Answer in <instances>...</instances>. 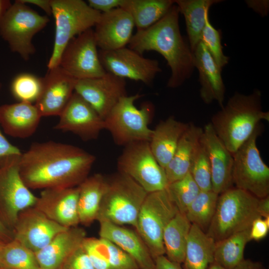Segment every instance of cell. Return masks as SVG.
Here are the masks:
<instances>
[{
  "instance_id": "cell-1",
  "label": "cell",
  "mask_w": 269,
  "mask_h": 269,
  "mask_svg": "<svg viewBox=\"0 0 269 269\" xmlns=\"http://www.w3.org/2000/svg\"><path fill=\"white\" fill-rule=\"evenodd\" d=\"M95 160L94 155L73 145L35 142L21 153L20 173L30 189L75 187L89 176Z\"/></svg>"
},
{
  "instance_id": "cell-2",
  "label": "cell",
  "mask_w": 269,
  "mask_h": 269,
  "mask_svg": "<svg viewBox=\"0 0 269 269\" xmlns=\"http://www.w3.org/2000/svg\"><path fill=\"white\" fill-rule=\"evenodd\" d=\"M179 13L174 3L154 24L137 30L129 43V48L141 55L145 51H155L165 58L171 70L167 84L170 88L182 85L195 68L193 52L180 32Z\"/></svg>"
},
{
  "instance_id": "cell-3",
  "label": "cell",
  "mask_w": 269,
  "mask_h": 269,
  "mask_svg": "<svg viewBox=\"0 0 269 269\" xmlns=\"http://www.w3.org/2000/svg\"><path fill=\"white\" fill-rule=\"evenodd\" d=\"M262 94L258 89L248 95L235 92L210 123L228 150L233 154L251 136L262 121L269 122L263 110Z\"/></svg>"
},
{
  "instance_id": "cell-4",
  "label": "cell",
  "mask_w": 269,
  "mask_h": 269,
  "mask_svg": "<svg viewBox=\"0 0 269 269\" xmlns=\"http://www.w3.org/2000/svg\"><path fill=\"white\" fill-rule=\"evenodd\" d=\"M107 179V188L96 220L135 228L148 193L130 176L119 171Z\"/></svg>"
},
{
  "instance_id": "cell-5",
  "label": "cell",
  "mask_w": 269,
  "mask_h": 269,
  "mask_svg": "<svg viewBox=\"0 0 269 269\" xmlns=\"http://www.w3.org/2000/svg\"><path fill=\"white\" fill-rule=\"evenodd\" d=\"M259 199L237 188L219 195L215 212L206 234L218 242L249 228L258 212Z\"/></svg>"
},
{
  "instance_id": "cell-6",
  "label": "cell",
  "mask_w": 269,
  "mask_h": 269,
  "mask_svg": "<svg viewBox=\"0 0 269 269\" xmlns=\"http://www.w3.org/2000/svg\"><path fill=\"white\" fill-rule=\"evenodd\" d=\"M51 4L55 32L52 52L47 65L48 69L59 66L68 43L95 26L101 14L82 0H51Z\"/></svg>"
},
{
  "instance_id": "cell-7",
  "label": "cell",
  "mask_w": 269,
  "mask_h": 269,
  "mask_svg": "<svg viewBox=\"0 0 269 269\" xmlns=\"http://www.w3.org/2000/svg\"><path fill=\"white\" fill-rule=\"evenodd\" d=\"M142 96L136 94L122 97L105 118V130L117 145L125 146L133 142L149 141L153 131L148 124L153 106L146 103L138 109L134 105Z\"/></svg>"
},
{
  "instance_id": "cell-8",
  "label": "cell",
  "mask_w": 269,
  "mask_h": 269,
  "mask_svg": "<svg viewBox=\"0 0 269 269\" xmlns=\"http://www.w3.org/2000/svg\"><path fill=\"white\" fill-rule=\"evenodd\" d=\"M47 16L41 15L19 0H15L0 20V36L10 50L28 60L35 52L34 36L47 24Z\"/></svg>"
},
{
  "instance_id": "cell-9",
  "label": "cell",
  "mask_w": 269,
  "mask_h": 269,
  "mask_svg": "<svg viewBox=\"0 0 269 269\" xmlns=\"http://www.w3.org/2000/svg\"><path fill=\"white\" fill-rule=\"evenodd\" d=\"M178 212L166 189L148 193L143 201L135 229L154 260L165 255L163 232L166 225Z\"/></svg>"
},
{
  "instance_id": "cell-10",
  "label": "cell",
  "mask_w": 269,
  "mask_h": 269,
  "mask_svg": "<svg viewBox=\"0 0 269 269\" xmlns=\"http://www.w3.org/2000/svg\"><path fill=\"white\" fill-rule=\"evenodd\" d=\"M260 124L251 136L233 154L232 178L236 188L259 199L269 194V167L263 160L257 145L262 132Z\"/></svg>"
},
{
  "instance_id": "cell-11",
  "label": "cell",
  "mask_w": 269,
  "mask_h": 269,
  "mask_svg": "<svg viewBox=\"0 0 269 269\" xmlns=\"http://www.w3.org/2000/svg\"><path fill=\"white\" fill-rule=\"evenodd\" d=\"M21 154L5 157L0 162V220L12 232L19 213L33 206L37 199L21 177Z\"/></svg>"
},
{
  "instance_id": "cell-12",
  "label": "cell",
  "mask_w": 269,
  "mask_h": 269,
  "mask_svg": "<svg viewBox=\"0 0 269 269\" xmlns=\"http://www.w3.org/2000/svg\"><path fill=\"white\" fill-rule=\"evenodd\" d=\"M117 168L148 193L165 189L168 185L164 169L154 157L148 141H135L125 145L118 158Z\"/></svg>"
},
{
  "instance_id": "cell-13",
  "label": "cell",
  "mask_w": 269,
  "mask_h": 269,
  "mask_svg": "<svg viewBox=\"0 0 269 269\" xmlns=\"http://www.w3.org/2000/svg\"><path fill=\"white\" fill-rule=\"evenodd\" d=\"M59 66L77 80L100 77L107 73L99 59L92 28L68 43L61 54Z\"/></svg>"
},
{
  "instance_id": "cell-14",
  "label": "cell",
  "mask_w": 269,
  "mask_h": 269,
  "mask_svg": "<svg viewBox=\"0 0 269 269\" xmlns=\"http://www.w3.org/2000/svg\"><path fill=\"white\" fill-rule=\"evenodd\" d=\"M99 57L107 72L118 77L150 85L161 71L159 62L126 47L113 50H99Z\"/></svg>"
},
{
  "instance_id": "cell-15",
  "label": "cell",
  "mask_w": 269,
  "mask_h": 269,
  "mask_svg": "<svg viewBox=\"0 0 269 269\" xmlns=\"http://www.w3.org/2000/svg\"><path fill=\"white\" fill-rule=\"evenodd\" d=\"M75 92L104 120L119 100L127 95L125 79L108 72L100 77L77 80Z\"/></svg>"
},
{
  "instance_id": "cell-16",
  "label": "cell",
  "mask_w": 269,
  "mask_h": 269,
  "mask_svg": "<svg viewBox=\"0 0 269 269\" xmlns=\"http://www.w3.org/2000/svg\"><path fill=\"white\" fill-rule=\"evenodd\" d=\"M59 117L55 129L72 133L84 141L97 138L101 131L105 130L104 120L75 92Z\"/></svg>"
},
{
  "instance_id": "cell-17",
  "label": "cell",
  "mask_w": 269,
  "mask_h": 269,
  "mask_svg": "<svg viewBox=\"0 0 269 269\" xmlns=\"http://www.w3.org/2000/svg\"><path fill=\"white\" fill-rule=\"evenodd\" d=\"M67 228L51 220L33 206L19 213L12 233L14 239L36 253Z\"/></svg>"
},
{
  "instance_id": "cell-18",
  "label": "cell",
  "mask_w": 269,
  "mask_h": 269,
  "mask_svg": "<svg viewBox=\"0 0 269 269\" xmlns=\"http://www.w3.org/2000/svg\"><path fill=\"white\" fill-rule=\"evenodd\" d=\"M78 186L43 189L34 206L48 218L66 228L78 226Z\"/></svg>"
},
{
  "instance_id": "cell-19",
  "label": "cell",
  "mask_w": 269,
  "mask_h": 269,
  "mask_svg": "<svg viewBox=\"0 0 269 269\" xmlns=\"http://www.w3.org/2000/svg\"><path fill=\"white\" fill-rule=\"evenodd\" d=\"M77 80L59 66L48 70L34 103L42 117L59 116L75 92Z\"/></svg>"
},
{
  "instance_id": "cell-20",
  "label": "cell",
  "mask_w": 269,
  "mask_h": 269,
  "mask_svg": "<svg viewBox=\"0 0 269 269\" xmlns=\"http://www.w3.org/2000/svg\"><path fill=\"white\" fill-rule=\"evenodd\" d=\"M94 35L97 47L113 50L126 47L132 36L134 23L131 16L121 7L101 13Z\"/></svg>"
},
{
  "instance_id": "cell-21",
  "label": "cell",
  "mask_w": 269,
  "mask_h": 269,
  "mask_svg": "<svg viewBox=\"0 0 269 269\" xmlns=\"http://www.w3.org/2000/svg\"><path fill=\"white\" fill-rule=\"evenodd\" d=\"M201 141L211 170L212 190L220 194L232 188L233 156L218 137L209 123L203 129Z\"/></svg>"
},
{
  "instance_id": "cell-22",
  "label": "cell",
  "mask_w": 269,
  "mask_h": 269,
  "mask_svg": "<svg viewBox=\"0 0 269 269\" xmlns=\"http://www.w3.org/2000/svg\"><path fill=\"white\" fill-rule=\"evenodd\" d=\"M193 57L194 67L199 73L201 85L200 96L202 100L206 104L215 101L222 108L225 94L222 69L201 41L193 51Z\"/></svg>"
},
{
  "instance_id": "cell-23",
  "label": "cell",
  "mask_w": 269,
  "mask_h": 269,
  "mask_svg": "<svg viewBox=\"0 0 269 269\" xmlns=\"http://www.w3.org/2000/svg\"><path fill=\"white\" fill-rule=\"evenodd\" d=\"M100 238L108 240L127 253L139 269H154L155 262L137 232L107 221L99 222Z\"/></svg>"
},
{
  "instance_id": "cell-24",
  "label": "cell",
  "mask_w": 269,
  "mask_h": 269,
  "mask_svg": "<svg viewBox=\"0 0 269 269\" xmlns=\"http://www.w3.org/2000/svg\"><path fill=\"white\" fill-rule=\"evenodd\" d=\"M41 117L34 104L18 102L0 106V125L12 137L25 138L32 135Z\"/></svg>"
},
{
  "instance_id": "cell-25",
  "label": "cell",
  "mask_w": 269,
  "mask_h": 269,
  "mask_svg": "<svg viewBox=\"0 0 269 269\" xmlns=\"http://www.w3.org/2000/svg\"><path fill=\"white\" fill-rule=\"evenodd\" d=\"M86 237L85 230L78 226L57 234L45 247L35 253L40 268L59 269L67 258L82 245Z\"/></svg>"
},
{
  "instance_id": "cell-26",
  "label": "cell",
  "mask_w": 269,
  "mask_h": 269,
  "mask_svg": "<svg viewBox=\"0 0 269 269\" xmlns=\"http://www.w3.org/2000/svg\"><path fill=\"white\" fill-rule=\"evenodd\" d=\"M203 129L190 123L181 136L173 155L164 168L168 185L190 172L201 142Z\"/></svg>"
},
{
  "instance_id": "cell-27",
  "label": "cell",
  "mask_w": 269,
  "mask_h": 269,
  "mask_svg": "<svg viewBox=\"0 0 269 269\" xmlns=\"http://www.w3.org/2000/svg\"><path fill=\"white\" fill-rule=\"evenodd\" d=\"M189 123L170 116L162 121L152 130L149 141L150 149L159 165L164 169L171 160L179 140Z\"/></svg>"
},
{
  "instance_id": "cell-28",
  "label": "cell",
  "mask_w": 269,
  "mask_h": 269,
  "mask_svg": "<svg viewBox=\"0 0 269 269\" xmlns=\"http://www.w3.org/2000/svg\"><path fill=\"white\" fill-rule=\"evenodd\" d=\"M107 185V178L101 174L96 173L87 177L78 186L80 223L89 226L96 220Z\"/></svg>"
},
{
  "instance_id": "cell-29",
  "label": "cell",
  "mask_w": 269,
  "mask_h": 269,
  "mask_svg": "<svg viewBox=\"0 0 269 269\" xmlns=\"http://www.w3.org/2000/svg\"><path fill=\"white\" fill-rule=\"evenodd\" d=\"M216 241L195 224H191L182 269H208L214 262Z\"/></svg>"
},
{
  "instance_id": "cell-30",
  "label": "cell",
  "mask_w": 269,
  "mask_h": 269,
  "mask_svg": "<svg viewBox=\"0 0 269 269\" xmlns=\"http://www.w3.org/2000/svg\"><path fill=\"white\" fill-rule=\"evenodd\" d=\"M220 0H174L179 11L184 16L189 46L193 52L201 41L209 9Z\"/></svg>"
},
{
  "instance_id": "cell-31",
  "label": "cell",
  "mask_w": 269,
  "mask_h": 269,
  "mask_svg": "<svg viewBox=\"0 0 269 269\" xmlns=\"http://www.w3.org/2000/svg\"><path fill=\"white\" fill-rule=\"evenodd\" d=\"M174 3L173 0H123L120 7L131 16L137 30H141L160 19Z\"/></svg>"
},
{
  "instance_id": "cell-32",
  "label": "cell",
  "mask_w": 269,
  "mask_h": 269,
  "mask_svg": "<svg viewBox=\"0 0 269 269\" xmlns=\"http://www.w3.org/2000/svg\"><path fill=\"white\" fill-rule=\"evenodd\" d=\"M191 224L184 213L178 212L164 229L163 243L166 258L179 264L183 263Z\"/></svg>"
},
{
  "instance_id": "cell-33",
  "label": "cell",
  "mask_w": 269,
  "mask_h": 269,
  "mask_svg": "<svg viewBox=\"0 0 269 269\" xmlns=\"http://www.w3.org/2000/svg\"><path fill=\"white\" fill-rule=\"evenodd\" d=\"M251 227L216 242L214 262L225 269H233L244 259V250L251 241Z\"/></svg>"
},
{
  "instance_id": "cell-34",
  "label": "cell",
  "mask_w": 269,
  "mask_h": 269,
  "mask_svg": "<svg viewBox=\"0 0 269 269\" xmlns=\"http://www.w3.org/2000/svg\"><path fill=\"white\" fill-rule=\"evenodd\" d=\"M35 253L13 239L0 251V269H39Z\"/></svg>"
},
{
  "instance_id": "cell-35",
  "label": "cell",
  "mask_w": 269,
  "mask_h": 269,
  "mask_svg": "<svg viewBox=\"0 0 269 269\" xmlns=\"http://www.w3.org/2000/svg\"><path fill=\"white\" fill-rule=\"evenodd\" d=\"M218 196L212 190L200 191L184 213L191 224L203 231L207 230L215 212Z\"/></svg>"
},
{
  "instance_id": "cell-36",
  "label": "cell",
  "mask_w": 269,
  "mask_h": 269,
  "mask_svg": "<svg viewBox=\"0 0 269 269\" xmlns=\"http://www.w3.org/2000/svg\"><path fill=\"white\" fill-rule=\"evenodd\" d=\"M42 86L43 77L22 73L13 79L10 89L13 97L18 102L33 104L38 99Z\"/></svg>"
},
{
  "instance_id": "cell-37",
  "label": "cell",
  "mask_w": 269,
  "mask_h": 269,
  "mask_svg": "<svg viewBox=\"0 0 269 269\" xmlns=\"http://www.w3.org/2000/svg\"><path fill=\"white\" fill-rule=\"evenodd\" d=\"M166 189L179 211L182 213H185L201 191L190 173L168 184Z\"/></svg>"
},
{
  "instance_id": "cell-38",
  "label": "cell",
  "mask_w": 269,
  "mask_h": 269,
  "mask_svg": "<svg viewBox=\"0 0 269 269\" xmlns=\"http://www.w3.org/2000/svg\"><path fill=\"white\" fill-rule=\"evenodd\" d=\"M97 245L107 261L110 269H139L130 256L111 241L97 238Z\"/></svg>"
},
{
  "instance_id": "cell-39",
  "label": "cell",
  "mask_w": 269,
  "mask_h": 269,
  "mask_svg": "<svg viewBox=\"0 0 269 269\" xmlns=\"http://www.w3.org/2000/svg\"><path fill=\"white\" fill-rule=\"evenodd\" d=\"M190 173L201 191L212 190L210 164L201 139Z\"/></svg>"
},
{
  "instance_id": "cell-40",
  "label": "cell",
  "mask_w": 269,
  "mask_h": 269,
  "mask_svg": "<svg viewBox=\"0 0 269 269\" xmlns=\"http://www.w3.org/2000/svg\"><path fill=\"white\" fill-rule=\"evenodd\" d=\"M220 31L215 29L210 22L209 14L206 17L201 41L205 45L218 66L222 68L229 62V57L224 55L221 41Z\"/></svg>"
},
{
  "instance_id": "cell-41",
  "label": "cell",
  "mask_w": 269,
  "mask_h": 269,
  "mask_svg": "<svg viewBox=\"0 0 269 269\" xmlns=\"http://www.w3.org/2000/svg\"><path fill=\"white\" fill-rule=\"evenodd\" d=\"M82 246L94 269H110L107 261L98 249L97 238L86 237L82 243Z\"/></svg>"
},
{
  "instance_id": "cell-42",
  "label": "cell",
  "mask_w": 269,
  "mask_h": 269,
  "mask_svg": "<svg viewBox=\"0 0 269 269\" xmlns=\"http://www.w3.org/2000/svg\"><path fill=\"white\" fill-rule=\"evenodd\" d=\"M59 269H94V268L82 244L67 258Z\"/></svg>"
},
{
  "instance_id": "cell-43",
  "label": "cell",
  "mask_w": 269,
  "mask_h": 269,
  "mask_svg": "<svg viewBox=\"0 0 269 269\" xmlns=\"http://www.w3.org/2000/svg\"><path fill=\"white\" fill-rule=\"evenodd\" d=\"M269 230V217H259L253 221L250 228L251 240L260 241L265 238Z\"/></svg>"
},
{
  "instance_id": "cell-44",
  "label": "cell",
  "mask_w": 269,
  "mask_h": 269,
  "mask_svg": "<svg viewBox=\"0 0 269 269\" xmlns=\"http://www.w3.org/2000/svg\"><path fill=\"white\" fill-rule=\"evenodd\" d=\"M88 5L101 13L108 12L120 7L123 0H88Z\"/></svg>"
},
{
  "instance_id": "cell-45",
  "label": "cell",
  "mask_w": 269,
  "mask_h": 269,
  "mask_svg": "<svg viewBox=\"0 0 269 269\" xmlns=\"http://www.w3.org/2000/svg\"><path fill=\"white\" fill-rule=\"evenodd\" d=\"M1 84L0 83V90ZM22 153L20 149L11 144L3 135L0 129V162L4 157Z\"/></svg>"
},
{
  "instance_id": "cell-46",
  "label": "cell",
  "mask_w": 269,
  "mask_h": 269,
  "mask_svg": "<svg viewBox=\"0 0 269 269\" xmlns=\"http://www.w3.org/2000/svg\"><path fill=\"white\" fill-rule=\"evenodd\" d=\"M248 7L262 16H267L269 12V1L267 0H248L246 1Z\"/></svg>"
},
{
  "instance_id": "cell-47",
  "label": "cell",
  "mask_w": 269,
  "mask_h": 269,
  "mask_svg": "<svg viewBox=\"0 0 269 269\" xmlns=\"http://www.w3.org/2000/svg\"><path fill=\"white\" fill-rule=\"evenodd\" d=\"M154 262V269H182L180 264L170 261L164 255L157 257Z\"/></svg>"
},
{
  "instance_id": "cell-48",
  "label": "cell",
  "mask_w": 269,
  "mask_h": 269,
  "mask_svg": "<svg viewBox=\"0 0 269 269\" xmlns=\"http://www.w3.org/2000/svg\"><path fill=\"white\" fill-rule=\"evenodd\" d=\"M25 4L35 5L43 10L47 14H52L51 0H19Z\"/></svg>"
},
{
  "instance_id": "cell-49",
  "label": "cell",
  "mask_w": 269,
  "mask_h": 269,
  "mask_svg": "<svg viewBox=\"0 0 269 269\" xmlns=\"http://www.w3.org/2000/svg\"><path fill=\"white\" fill-rule=\"evenodd\" d=\"M233 269H267L259 262L253 261L250 259H244Z\"/></svg>"
},
{
  "instance_id": "cell-50",
  "label": "cell",
  "mask_w": 269,
  "mask_h": 269,
  "mask_svg": "<svg viewBox=\"0 0 269 269\" xmlns=\"http://www.w3.org/2000/svg\"><path fill=\"white\" fill-rule=\"evenodd\" d=\"M258 209L262 217H269V196L259 199Z\"/></svg>"
},
{
  "instance_id": "cell-51",
  "label": "cell",
  "mask_w": 269,
  "mask_h": 269,
  "mask_svg": "<svg viewBox=\"0 0 269 269\" xmlns=\"http://www.w3.org/2000/svg\"><path fill=\"white\" fill-rule=\"evenodd\" d=\"M13 239L12 232L7 228L0 220V241L6 243Z\"/></svg>"
},
{
  "instance_id": "cell-52",
  "label": "cell",
  "mask_w": 269,
  "mask_h": 269,
  "mask_svg": "<svg viewBox=\"0 0 269 269\" xmlns=\"http://www.w3.org/2000/svg\"><path fill=\"white\" fill-rule=\"evenodd\" d=\"M11 3L9 0H0V20Z\"/></svg>"
},
{
  "instance_id": "cell-53",
  "label": "cell",
  "mask_w": 269,
  "mask_h": 269,
  "mask_svg": "<svg viewBox=\"0 0 269 269\" xmlns=\"http://www.w3.org/2000/svg\"><path fill=\"white\" fill-rule=\"evenodd\" d=\"M208 269H225L222 267L217 264L215 262H214L211 265H210Z\"/></svg>"
},
{
  "instance_id": "cell-54",
  "label": "cell",
  "mask_w": 269,
  "mask_h": 269,
  "mask_svg": "<svg viewBox=\"0 0 269 269\" xmlns=\"http://www.w3.org/2000/svg\"><path fill=\"white\" fill-rule=\"evenodd\" d=\"M5 243H3L1 241H0V249L3 245V244Z\"/></svg>"
},
{
  "instance_id": "cell-55",
  "label": "cell",
  "mask_w": 269,
  "mask_h": 269,
  "mask_svg": "<svg viewBox=\"0 0 269 269\" xmlns=\"http://www.w3.org/2000/svg\"><path fill=\"white\" fill-rule=\"evenodd\" d=\"M39 269H41V268H40Z\"/></svg>"
}]
</instances>
